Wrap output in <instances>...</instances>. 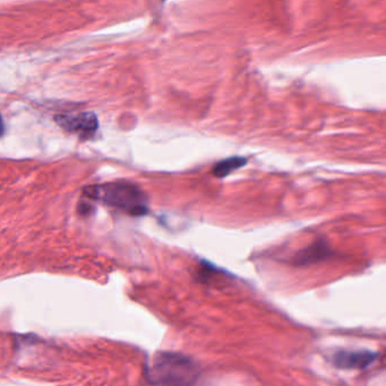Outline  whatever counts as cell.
Returning <instances> with one entry per match:
<instances>
[{"mask_svg": "<svg viewBox=\"0 0 386 386\" xmlns=\"http://www.w3.org/2000/svg\"><path fill=\"white\" fill-rule=\"evenodd\" d=\"M248 160L244 157H231L220 161L213 168V175L216 178H224L231 172L246 166Z\"/></svg>", "mask_w": 386, "mask_h": 386, "instance_id": "8992f818", "label": "cell"}, {"mask_svg": "<svg viewBox=\"0 0 386 386\" xmlns=\"http://www.w3.org/2000/svg\"><path fill=\"white\" fill-rule=\"evenodd\" d=\"M84 194L91 200L120 209L129 216H141L148 213V197L144 192L128 181L92 185L84 188Z\"/></svg>", "mask_w": 386, "mask_h": 386, "instance_id": "6da1fadb", "label": "cell"}, {"mask_svg": "<svg viewBox=\"0 0 386 386\" xmlns=\"http://www.w3.org/2000/svg\"><path fill=\"white\" fill-rule=\"evenodd\" d=\"M331 256H332V248L325 240L322 239L299 250L294 256L292 264L296 266H311L330 259Z\"/></svg>", "mask_w": 386, "mask_h": 386, "instance_id": "5b68a950", "label": "cell"}, {"mask_svg": "<svg viewBox=\"0 0 386 386\" xmlns=\"http://www.w3.org/2000/svg\"><path fill=\"white\" fill-rule=\"evenodd\" d=\"M198 367L193 360L175 352H159L148 370L151 383L190 385L198 380Z\"/></svg>", "mask_w": 386, "mask_h": 386, "instance_id": "7a4b0ae2", "label": "cell"}, {"mask_svg": "<svg viewBox=\"0 0 386 386\" xmlns=\"http://www.w3.org/2000/svg\"><path fill=\"white\" fill-rule=\"evenodd\" d=\"M378 354L373 351L340 350L332 357L334 366L341 370H365L376 361Z\"/></svg>", "mask_w": 386, "mask_h": 386, "instance_id": "277c9868", "label": "cell"}, {"mask_svg": "<svg viewBox=\"0 0 386 386\" xmlns=\"http://www.w3.org/2000/svg\"><path fill=\"white\" fill-rule=\"evenodd\" d=\"M55 121L69 133L77 134L83 138H90L98 131L99 121L93 112L58 115Z\"/></svg>", "mask_w": 386, "mask_h": 386, "instance_id": "3957f363", "label": "cell"}]
</instances>
